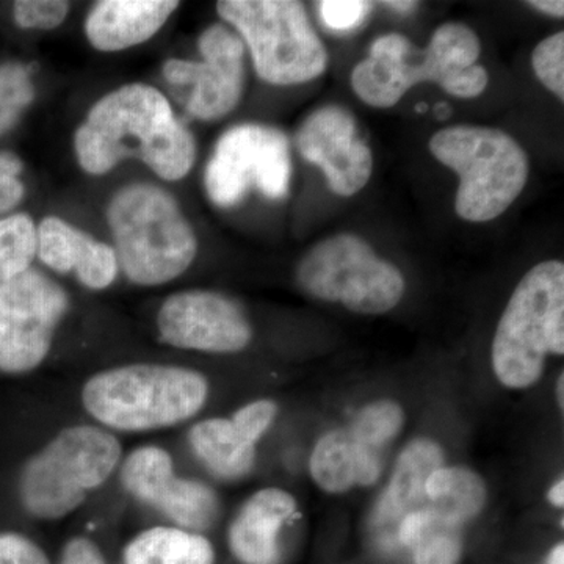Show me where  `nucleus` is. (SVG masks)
I'll list each match as a JSON object with an SVG mask.
<instances>
[{"label": "nucleus", "mask_w": 564, "mask_h": 564, "mask_svg": "<svg viewBox=\"0 0 564 564\" xmlns=\"http://www.w3.org/2000/svg\"><path fill=\"white\" fill-rule=\"evenodd\" d=\"M84 172L110 173L128 159L143 162L163 181H181L196 159L195 139L158 88L122 85L102 96L74 135Z\"/></svg>", "instance_id": "nucleus-1"}, {"label": "nucleus", "mask_w": 564, "mask_h": 564, "mask_svg": "<svg viewBox=\"0 0 564 564\" xmlns=\"http://www.w3.org/2000/svg\"><path fill=\"white\" fill-rule=\"evenodd\" d=\"M481 43L463 22H445L434 31L425 50H417L402 33H386L373 41L369 57L351 73L356 96L375 109L397 106L423 82L437 84L459 99L484 95L488 73L477 65Z\"/></svg>", "instance_id": "nucleus-2"}, {"label": "nucleus", "mask_w": 564, "mask_h": 564, "mask_svg": "<svg viewBox=\"0 0 564 564\" xmlns=\"http://www.w3.org/2000/svg\"><path fill=\"white\" fill-rule=\"evenodd\" d=\"M107 221L118 265L135 284H166L195 261V231L176 199L158 185L135 182L115 192Z\"/></svg>", "instance_id": "nucleus-3"}, {"label": "nucleus", "mask_w": 564, "mask_h": 564, "mask_svg": "<svg viewBox=\"0 0 564 564\" xmlns=\"http://www.w3.org/2000/svg\"><path fill=\"white\" fill-rule=\"evenodd\" d=\"M209 395L196 370L159 364H132L91 377L82 391L85 410L121 432H148L188 421Z\"/></svg>", "instance_id": "nucleus-4"}, {"label": "nucleus", "mask_w": 564, "mask_h": 564, "mask_svg": "<svg viewBox=\"0 0 564 564\" xmlns=\"http://www.w3.org/2000/svg\"><path fill=\"white\" fill-rule=\"evenodd\" d=\"M564 352V263H538L516 285L492 340V369L508 389L540 380L549 355Z\"/></svg>", "instance_id": "nucleus-5"}, {"label": "nucleus", "mask_w": 564, "mask_h": 564, "mask_svg": "<svg viewBox=\"0 0 564 564\" xmlns=\"http://www.w3.org/2000/svg\"><path fill=\"white\" fill-rule=\"evenodd\" d=\"M430 151L458 174L455 210L466 221L496 220L513 206L529 180V155L500 129L452 126L434 133Z\"/></svg>", "instance_id": "nucleus-6"}, {"label": "nucleus", "mask_w": 564, "mask_h": 564, "mask_svg": "<svg viewBox=\"0 0 564 564\" xmlns=\"http://www.w3.org/2000/svg\"><path fill=\"white\" fill-rule=\"evenodd\" d=\"M218 14L250 51L256 73L278 87L321 77L328 52L296 0H221Z\"/></svg>", "instance_id": "nucleus-7"}, {"label": "nucleus", "mask_w": 564, "mask_h": 564, "mask_svg": "<svg viewBox=\"0 0 564 564\" xmlns=\"http://www.w3.org/2000/svg\"><path fill=\"white\" fill-rule=\"evenodd\" d=\"M120 458L121 445L106 430L90 425L63 430L25 466L22 502L36 518L61 519L109 480Z\"/></svg>", "instance_id": "nucleus-8"}, {"label": "nucleus", "mask_w": 564, "mask_h": 564, "mask_svg": "<svg viewBox=\"0 0 564 564\" xmlns=\"http://www.w3.org/2000/svg\"><path fill=\"white\" fill-rule=\"evenodd\" d=\"M304 292L340 303L356 314L381 315L402 302L403 274L355 234H337L315 245L296 269Z\"/></svg>", "instance_id": "nucleus-9"}, {"label": "nucleus", "mask_w": 564, "mask_h": 564, "mask_svg": "<svg viewBox=\"0 0 564 564\" xmlns=\"http://www.w3.org/2000/svg\"><path fill=\"white\" fill-rule=\"evenodd\" d=\"M291 181L288 137L262 124H240L223 133L204 174L207 196L225 209L242 203L251 187L267 198H284Z\"/></svg>", "instance_id": "nucleus-10"}, {"label": "nucleus", "mask_w": 564, "mask_h": 564, "mask_svg": "<svg viewBox=\"0 0 564 564\" xmlns=\"http://www.w3.org/2000/svg\"><path fill=\"white\" fill-rule=\"evenodd\" d=\"M403 423L402 406L392 400L364 406L350 425L326 433L315 445L310 463L315 484L332 494L377 484L384 452Z\"/></svg>", "instance_id": "nucleus-11"}, {"label": "nucleus", "mask_w": 564, "mask_h": 564, "mask_svg": "<svg viewBox=\"0 0 564 564\" xmlns=\"http://www.w3.org/2000/svg\"><path fill=\"white\" fill-rule=\"evenodd\" d=\"M202 62L170 58L163 77L173 85L191 88L185 109L203 121L220 120L231 113L243 95L245 44L231 29L214 24L198 41Z\"/></svg>", "instance_id": "nucleus-12"}, {"label": "nucleus", "mask_w": 564, "mask_h": 564, "mask_svg": "<svg viewBox=\"0 0 564 564\" xmlns=\"http://www.w3.org/2000/svg\"><path fill=\"white\" fill-rule=\"evenodd\" d=\"M163 343L206 352L242 351L252 329L243 311L228 296L209 291H185L163 302L158 315Z\"/></svg>", "instance_id": "nucleus-13"}, {"label": "nucleus", "mask_w": 564, "mask_h": 564, "mask_svg": "<svg viewBox=\"0 0 564 564\" xmlns=\"http://www.w3.org/2000/svg\"><path fill=\"white\" fill-rule=\"evenodd\" d=\"M124 488L182 529L206 530L218 514V499L209 486L174 475L172 456L161 447L137 448L122 464Z\"/></svg>", "instance_id": "nucleus-14"}, {"label": "nucleus", "mask_w": 564, "mask_h": 564, "mask_svg": "<svg viewBox=\"0 0 564 564\" xmlns=\"http://www.w3.org/2000/svg\"><path fill=\"white\" fill-rule=\"evenodd\" d=\"M296 148L304 161L321 166L336 195H356L372 176V150L359 137L355 117L343 107L313 111L296 132Z\"/></svg>", "instance_id": "nucleus-15"}, {"label": "nucleus", "mask_w": 564, "mask_h": 564, "mask_svg": "<svg viewBox=\"0 0 564 564\" xmlns=\"http://www.w3.org/2000/svg\"><path fill=\"white\" fill-rule=\"evenodd\" d=\"M36 256L55 272L76 273L93 291L109 288L120 272L117 252L110 245L58 217H46L36 226Z\"/></svg>", "instance_id": "nucleus-16"}, {"label": "nucleus", "mask_w": 564, "mask_h": 564, "mask_svg": "<svg viewBox=\"0 0 564 564\" xmlns=\"http://www.w3.org/2000/svg\"><path fill=\"white\" fill-rule=\"evenodd\" d=\"M176 0H102L85 21L95 50L120 52L151 40L180 9Z\"/></svg>", "instance_id": "nucleus-17"}, {"label": "nucleus", "mask_w": 564, "mask_h": 564, "mask_svg": "<svg viewBox=\"0 0 564 564\" xmlns=\"http://www.w3.org/2000/svg\"><path fill=\"white\" fill-rule=\"evenodd\" d=\"M295 513L291 494L278 488L256 492L229 530L232 554L243 564L280 563V532Z\"/></svg>", "instance_id": "nucleus-18"}, {"label": "nucleus", "mask_w": 564, "mask_h": 564, "mask_svg": "<svg viewBox=\"0 0 564 564\" xmlns=\"http://www.w3.org/2000/svg\"><path fill=\"white\" fill-rule=\"evenodd\" d=\"M443 448L430 440H415L397 462L391 484L375 508L373 525L381 540H392L404 516L429 505L425 485L434 470L443 467Z\"/></svg>", "instance_id": "nucleus-19"}, {"label": "nucleus", "mask_w": 564, "mask_h": 564, "mask_svg": "<svg viewBox=\"0 0 564 564\" xmlns=\"http://www.w3.org/2000/svg\"><path fill=\"white\" fill-rule=\"evenodd\" d=\"M191 444L207 469L223 480H239L254 466L256 444L228 419L196 423L191 432Z\"/></svg>", "instance_id": "nucleus-20"}, {"label": "nucleus", "mask_w": 564, "mask_h": 564, "mask_svg": "<svg viewBox=\"0 0 564 564\" xmlns=\"http://www.w3.org/2000/svg\"><path fill=\"white\" fill-rule=\"evenodd\" d=\"M462 529L463 525L426 505L404 516L397 541L413 552L414 564H456L462 556Z\"/></svg>", "instance_id": "nucleus-21"}, {"label": "nucleus", "mask_w": 564, "mask_h": 564, "mask_svg": "<svg viewBox=\"0 0 564 564\" xmlns=\"http://www.w3.org/2000/svg\"><path fill=\"white\" fill-rule=\"evenodd\" d=\"M66 311V292L39 270L28 269L0 281V314L57 326Z\"/></svg>", "instance_id": "nucleus-22"}, {"label": "nucleus", "mask_w": 564, "mask_h": 564, "mask_svg": "<svg viewBox=\"0 0 564 564\" xmlns=\"http://www.w3.org/2000/svg\"><path fill=\"white\" fill-rule=\"evenodd\" d=\"M124 564H214V549L202 534L155 527L133 538Z\"/></svg>", "instance_id": "nucleus-23"}, {"label": "nucleus", "mask_w": 564, "mask_h": 564, "mask_svg": "<svg viewBox=\"0 0 564 564\" xmlns=\"http://www.w3.org/2000/svg\"><path fill=\"white\" fill-rule=\"evenodd\" d=\"M429 505L464 525L484 510L486 486L480 475L467 467H440L425 485Z\"/></svg>", "instance_id": "nucleus-24"}, {"label": "nucleus", "mask_w": 564, "mask_h": 564, "mask_svg": "<svg viewBox=\"0 0 564 564\" xmlns=\"http://www.w3.org/2000/svg\"><path fill=\"white\" fill-rule=\"evenodd\" d=\"M57 326L33 318L0 314V369L29 372L46 358Z\"/></svg>", "instance_id": "nucleus-25"}, {"label": "nucleus", "mask_w": 564, "mask_h": 564, "mask_svg": "<svg viewBox=\"0 0 564 564\" xmlns=\"http://www.w3.org/2000/svg\"><path fill=\"white\" fill-rule=\"evenodd\" d=\"M36 256V226L31 215L0 220V281L31 269Z\"/></svg>", "instance_id": "nucleus-26"}, {"label": "nucleus", "mask_w": 564, "mask_h": 564, "mask_svg": "<svg viewBox=\"0 0 564 564\" xmlns=\"http://www.w3.org/2000/svg\"><path fill=\"white\" fill-rule=\"evenodd\" d=\"M32 70L21 63L0 66V135L10 131L35 99Z\"/></svg>", "instance_id": "nucleus-27"}, {"label": "nucleus", "mask_w": 564, "mask_h": 564, "mask_svg": "<svg viewBox=\"0 0 564 564\" xmlns=\"http://www.w3.org/2000/svg\"><path fill=\"white\" fill-rule=\"evenodd\" d=\"M532 66L538 80L554 93L560 101H564V33L556 32L554 35L541 41L534 47L532 54Z\"/></svg>", "instance_id": "nucleus-28"}, {"label": "nucleus", "mask_w": 564, "mask_h": 564, "mask_svg": "<svg viewBox=\"0 0 564 564\" xmlns=\"http://www.w3.org/2000/svg\"><path fill=\"white\" fill-rule=\"evenodd\" d=\"M70 3L65 0H18L13 20L21 29L52 31L68 18Z\"/></svg>", "instance_id": "nucleus-29"}, {"label": "nucleus", "mask_w": 564, "mask_h": 564, "mask_svg": "<svg viewBox=\"0 0 564 564\" xmlns=\"http://www.w3.org/2000/svg\"><path fill=\"white\" fill-rule=\"evenodd\" d=\"M372 7L366 0H322L318 13L329 31L351 32L369 18Z\"/></svg>", "instance_id": "nucleus-30"}, {"label": "nucleus", "mask_w": 564, "mask_h": 564, "mask_svg": "<svg viewBox=\"0 0 564 564\" xmlns=\"http://www.w3.org/2000/svg\"><path fill=\"white\" fill-rule=\"evenodd\" d=\"M276 414V403L272 402V400H258V402L240 408L234 414L231 421L248 441H251L252 444H258L267 430L272 426Z\"/></svg>", "instance_id": "nucleus-31"}, {"label": "nucleus", "mask_w": 564, "mask_h": 564, "mask_svg": "<svg viewBox=\"0 0 564 564\" xmlns=\"http://www.w3.org/2000/svg\"><path fill=\"white\" fill-rule=\"evenodd\" d=\"M22 162L11 152H0V212L10 210L24 198V184L20 180Z\"/></svg>", "instance_id": "nucleus-32"}, {"label": "nucleus", "mask_w": 564, "mask_h": 564, "mask_svg": "<svg viewBox=\"0 0 564 564\" xmlns=\"http://www.w3.org/2000/svg\"><path fill=\"white\" fill-rule=\"evenodd\" d=\"M0 564H51L44 552L20 534H0Z\"/></svg>", "instance_id": "nucleus-33"}, {"label": "nucleus", "mask_w": 564, "mask_h": 564, "mask_svg": "<svg viewBox=\"0 0 564 564\" xmlns=\"http://www.w3.org/2000/svg\"><path fill=\"white\" fill-rule=\"evenodd\" d=\"M61 564H106L99 549L85 538L69 541L63 551Z\"/></svg>", "instance_id": "nucleus-34"}, {"label": "nucleus", "mask_w": 564, "mask_h": 564, "mask_svg": "<svg viewBox=\"0 0 564 564\" xmlns=\"http://www.w3.org/2000/svg\"><path fill=\"white\" fill-rule=\"evenodd\" d=\"M529 6L541 11V13L549 14V17L560 18V20L564 17L562 0H533V2H529Z\"/></svg>", "instance_id": "nucleus-35"}, {"label": "nucleus", "mask_w": 564, "mask_h": 564, "mask_svg": "<svg viewBox=\"0 0 564 564\" xmlns=\"http://www.w3.org/2000/svg\"><path fill=\"white\" fill-rule=\"evenodd\" d=\"M381 6L386 7V9H391L393 11H399V13H411L417 9V2H411V0H392V2H383Z\"/></svg>", "instance_id": "nucleus-36"}, {"label": "nucleus", "mask_w": 564, "mask_h": 564, "mask_svg": "<svg viewBox=\"0 0 564 564\" xmlns=\"http://www.w3.org/2000/svg\"><path fill=\"white\" fill-rule=\"evenodd\" d=\"M549 500L555 507L563 508L564 505V481L558 480L549 491Z\"/></svg>", "instance_id": "nucleus-37"}, {"label": "nucleus", "mask_w": 564, "mask_h": 564, "mask_svg": "<svg viewBox=\"0 0 564 564\" xmlns=\"http://www.w3.org/2000/svg\"><path fill=\"white\" fill-rule=\"evenodd\" d=\"M547 564H564V547L563 543L555 545L554 551L549 555Z\"/></svg>", "instance_id": "nucleus-38"}, {"label": "nucleus", "mask_w": 564, "mask_h": 564, "mask_svg": "<svg viewBox=\"0 0 564 564\" xmlns=\"http://www.w3.org/2000/svg\"><path fill=\"white\" fill-rule=\"evenodd\" d=\"M558 388H560V404H562V406H563V375H562V377H560Z\"/></svg>", "instance_id": "nucleus-39"}]
</instances>
